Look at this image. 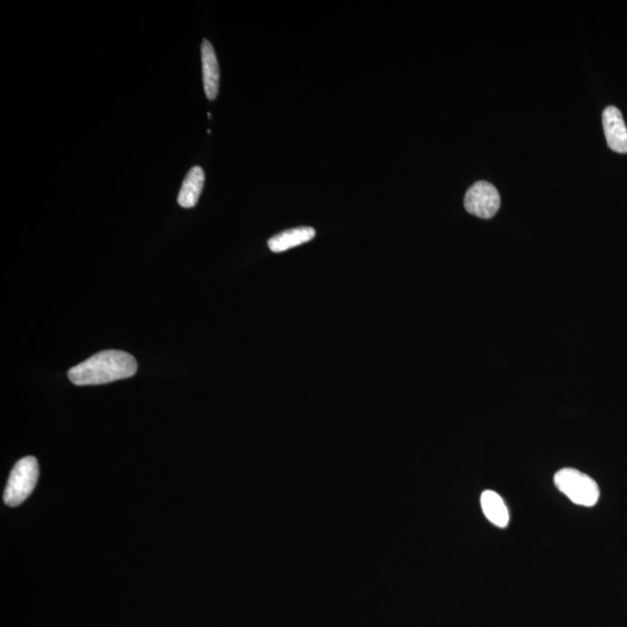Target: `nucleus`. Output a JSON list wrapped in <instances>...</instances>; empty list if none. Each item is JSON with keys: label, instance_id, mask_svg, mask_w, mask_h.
Listing matches in <instances>:
<instances>
[{"label": "nucleus", "instance_id": "obj_8", "mask_svg": "<svg viewBox=\"0 0 627 627\" xmlns=\"http://www.w3.org/2000/svg\"><path fill=\"white\" fill-rule=\"evenodd\" d=\"M204 184L203 167L194 166L188 171L178 194V204L183 208H194L202 195Z\"/></svg>", "mask_w": 627, "mask_h": 627}, {"label": "nucleus", "instance_id": "obj_5", "mask_svg": "<svg viewBox=\"0 0 627 627\" xmlns=\"http://www.w3.org/2000/svg\"><path fill=\"white\" fill-rule=\"evenodd\" d=\"M605 139L610 149L618 154H627V128L622 112L617 107H606L602 114Z\"/></svg>", "mask_w": 627, "mask_h": 627}, {"label": "nucleus", "instance_id": "obj_7", "mask_svg": "<svg viewBox=\"0 0 627 627\" xmlns=\"http://www.w3.org/2000/svg\"><path fill=\"white\" fill-rule=\"evenodd\" d=\"M315 235V229L311 227L293 228L271 237L267 244H269L270 250L274 251V253H284V251L307 244Z\"/></svg>", "mask_w": 627, "mask_h": 627}, {"label": "nucleus", "instance_id": "obj_9", "mask_svg": "<svg viewBox=\"0 0 627 627\" xmlns=\"http://www.w3.org/2000/svg\"><path fill=\"white\" fill-rule=\"evenodd\" d=\"M481 507L484 516L499 528H505L509 522L507 505L499 494L493 491H484L481 495Z\"/></svg>", "mask_w": 627, "mask_h": 627}, {"label": "nucleus", "instance_id": "obj_2", "mask_svg": "<svg viewBox=\"0 0 627 627\" xmlns=\"http://www.w3.org/2000/svg\"><path fill=\"white\" fill-rule=\"evenodd\" d=\"M554 483L572 503L592 507L600 499L596 481L574 468H562L555 473Z\"/></svg>", "mask_w": 627, "mask_h": 627}, {"label": "nucleus", "instance_id": "obj_3", "mask_svg": "<svg viewBox=\"0 0 627 627\" xmlns=\"http://www.w3.org/2000/svg\"><path fill=\"white\" fill-rule=\"evenodd\" d=\"M39 479V463L35 457L19 460L8 478L4 501L10 507H18L32 494Z\"/></svg>", "mask_w": 627, "mask_h": 627}, {"label": "nucleus", "instance_id": "obj_6", "mask_svg": "<svg viewBox=\"0 0 627 627\" xmlns=\"http://www.w3.org/2000/svg\"><path fill=\"white\" fill-rule=\"evenodd\" d=\"M202 62L204 94L208 100H214L219 95L220 66L214 47L208 40L202 45Z\"/></svg>", "mask_w": 627, "mask_h": 627}, {"label": "nucleus", "instance_id": "obj_1", "mask_svg": "<svg viewBox=\"0 0 627 627\" xmlns=\"http://www.w3.org/2000/svg\"><path fill=\"white\" fill-rule=\"evenodd\" d=\"M137 372L132 354L119 350H104L69 371L71 383L77 386H94L131 378Z\"/></svg>", "mask_w": 627, "mask_h": 627}, {"label": "nucleus", "instance_id": "obj_4", "mask_svg": "<svg viewBox=\"0 0 627 627\" xmlns=\"http://www.w3.org/2000/svg\"><path fill=\"white\" fill-rule=\"evenodd\" d=\"M463 204L470 214L487 220L492 219L499 211L501 196L493 184L481 181L468 188Z\"/></svg>", "mask_w": 627, "mask_h": 627}]
</instances>
